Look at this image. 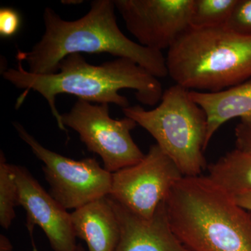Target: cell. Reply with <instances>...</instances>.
Here are the masks:
<instances>
[{
	"mask_svg": "<svg viewBox=\"0 0 251 251\" xmlns=\"http://www.w3.org/2000/svg\"><path fill=\"white\" fill-rule=\"evenodd\" d=\"M32 251H38L37 248L35 247V246L34 245V247H33Z\"/></svg>",
	"mask_w": 251,
	"mask_h": 251,
	"instance_id": "cell-23",
	"label": "cell"
},
{
	"mask_svg": "<svg viewBox=\"0 0 251 251\" xmlns=\"http://www.w3.org/2000/svg\"><path fill=\"white\" fill-rule=\"evenodd\" d=\"M236 148L251 154V124H238L234 129Z\"/></svg>",
	"mask_w": 251,
	"mask_h": 251,
	"instance_id": "cell-19",
	"label": "cell"
},
{
	"mask_svg": "<svg viewBox=\"0 0 251 251\" xmlns=\"http://www.w3.org/2000/svg\"><path fill=\"white\" fill-rule=\"evenodd\" d=\"M193 0H115L126 27L138 44L169 49L191 27Z\"/></svg>",
	"mask_w": 251,
	"mask_h": 251,
	"instance_id": "cell-9",
	"label": "cell"
},
{
	"mask_svg": "<svg viewBox=\"0 0 251 251\" xmlns=\"http://www.w3.org/2000/svg\"><path fill=\"white\" fill-rule=\"evenodd\" d=\"M77 238L87 244L88 251H115L120 229L109 196L100 198L71 213Z\"/></svg>",
	"mask_w": 251,
	"mask_h": 251,
	"instance_id": "cell-12",
	"label": "cell"
},
{
	"mask_svg": "<svg viewBox=\"0 0 251 251\" xmlns=\"http://www.w3.org/2000/svg\"><path fill=\"white\" fill-rule=\"evenodd\" d=\"M3 77L15 87L25 90L18 99L21 105L29 91H34L45 98L59 128L63 130L62 117L56 108V97L61 94L76 96L78 99L99 104L113 103L122 109L129 106L126 97L120 94L123 89L135 91L140 103L153 106L161 102L163 87L157 77L137 63L117 58L100 65L87 62L81 54L68 55L59 63L55 74H32L25 70L18 61L16 69L3 72Z\"/></svg>",
	"mask_w": 251,
	"mask_h": 251,
	"instance_id": "cell-2",
	"label": "cell"
},
{
	"mask_svg": "<svg viewBox=\"0 0 251 251\" xmlns=\"http://www.w3.org/2000/svg\"><path fill=\"white\" fill-rule=\"evenodd\" d=\"M168 75L187 90L217 92L251 80V36L190 27L168 49Z\"/></svg>",
	"mask_w": 251,
	"mask_h": 251,
	"instance_id": "cell-4",
	"label": "cell"
},
{
	"mask_svg": "<svg viewBox=\"0 0 251 251\" xmlns=\"http://www.w3.org/2000/svg\"><path fill=\"white\" fill-rule=\"evenodd\" d=\"M109 198L120 229L115 251H191L173 232L165 202L158 206L152 217L145 219Z\"/></svg>",
	"mask_w": 251,
	"mask_h": 251,
	"instance_id": "cell-11",
	"label": "cell"
},
{
	"mask_svg": "<svg viewBox=\"0 0 251 251\" xmlns=\"http://www.w3.org/2000/svg\"><path fill=\"white\" fill-rule=\"evenodd\" d=\"M19 191V204L26 212V227L32 234L40 227L53 251H75L77 244L72 217L44 189L27 168L13 165Z\"/></svg>",
	"mask_w": 251,
	"mask_h": 251,
	"instance_id": "cell-10",
	"label": "cell"
},
{
	"mask_svg": "<svg viewBox=\"0 0 251 251\" xmlns=\"http://www.w3.org/2000/svg\"><path fill=\"white\" fill-rule=\"evenodd\" d=\"M21 26V18L16 10L3 7L0 9V35L11 37L17 33Z\"/></svg>",
	"mask_w": 251,
	"mask_h": 251,
	"instance_id": "cell-18",
	"label": "cell"
},
{
	"mask_svg": "<svg viewBox=\"0 0 251 251\" xmlns=\"http://www.w3.org/2000/svg\"><path fill=\"white\" fill-rule=\"evenodd\" d=\"M183 176L174 162L155 144L138 163L112 173L109 196L135 214L150 219Z\"/></svg>",
	"mask_w": 251,
	"mask_h": 251,
	"instance_id": "cell-8",
	"label": "cell"
},
{
	"mask_svg": "<svg viewBox=\"0 0 251 251\" xmlns=\"http://www.w3.org/2000/svg\"><path fill=\"white\" fill-rule=\"evenodd\" d=\"M237 0H193L190 25L194 29L225 27Z\"/></svg>",
	"mask_w": 251,
	"mask_h": 251,
	"instance_id": "cell-15",
	"label": "cell"
},
{
	"mask_svg": "<svg viewBox=\"0 0 251 251\" xmlns=\"http://www.w3.org/2000/svg\"><path fill=\"white\" fill-rule=\"evenodd\" d=\"M189 92L176 84L163 92L159 105L153 110L139 105L122 109L125 117L151 135L184 176H199L207 168L204 156L207 120Z\"/></svg>",
	"mask_w": 251,
	"mask_h": 251,
	"instance_id": "cell-5",
	"label": "cell"
},
{
	"mask_svg": "<svg viewBox=\"0 0 251 251\" xmlns=\"http://www.w3.org/2000/svg\"><path fill=\"white\" fill-rule=\"evenodd\" d=\"M75 251H85V250L81 244H77L76 249H75Z\"/></svg>",
	"mask_w": 251,
	"mask_h": 251,
	"instance_id": "cell-22",
	"label": "cell"
},
{
	"mask_svg": "<svg viewBox=\"0 0 251 251\" xmlns=\"http://www.w3.org/2000/svg\"><path fill=\"white\" fill-rule=\"evenodd\" d=\"M165 205L173 232L191 251H251V211L207 176H183Z\"/></svg>",
	"mask_w": 251,
	"mask_h": 251,
	"instance_id": "cell-3",
	"label": "cell"
},
{
	"mask_svg": "<svg viewBox=\"0 0 251 251\" xmlns=\"http://www.w3.org/2000/svg\"><path fill=\"white\" fill-rule=\"evenodd\" d=\"M61 117L63 126L76 131L87 150L100 157L103 168L110 173L133 166L145 156L130 134L136 122L127 117L112 119L108 103L78 99Z\"/></svg>",
	"mask_w": 251,
	"mask_h": 251,
	"instance_id": "cell-7",
	"label": "cell"
},
{
	"mask_svg": "<svg viewBox=\"0 0 251 251\" xmlns=\"http://www.w3.org/2000/svg\"><path fill=\"white\" fill-rule=\"evenodd\" d=\"M18 135L43 163L50 194L67 210L75 209L110 195L112 173L94 158L74 160L51 151L18 122H14Z\"/></svg>",
	"mask_w": 251,
	"mask_h": 251,
	"instance_id": "cell-6",
	"label": "cell"
},
{
	"mask_svg": "<svg viewBox=\"0 0 251 251\" xmlns=\"http://www.w3.org/2000/svg\"><path fill=\"white\" fill-rule=\"evenodd\" d=\"M189 94L206 114V147L226 122L239 118L243 123L251 124V80L220 92L190 90Z\"/></svg>",
	"mask_w": 251,
	"mask_h": 251,
	"instance_id": "cell-13",
	"label": "cell"
},
{
	"mask_svg": "<svg viewBox=\"0 0 251 251\" xmlns=\"http://www.w3.org/2000/svg\"><path fill=\"white\" fill-rule=\"evenodd\" d=\"M20 206L19 191L13 165L6 162L4 153H0V225L9 229L16 218L15 209Z\"/></svg>",
	"mask_w": 251,
	"mask_h": 251,
	"instance_id": "cell-16",
	"label": "cell"
},
{
	"mask_svg": "<svg viewBox=\"0 0 251 251\" xmlns=\"http://www.w3.org/2000/svg\"><path fill=\"white\" fill-rule=\"evenodd\" d=\"M208 178L231 196L251 191V154L235 148L207 166Z\"/></svg>",
	"mask_w": 251,
	"mask_h": 251,
	"instance_id": "cell-14",
	"label": "cell"
},
{
	"mask_svg": "<svg viewBox=\"0 0 251 251\" xmlns=\"http://www.w3.org/2000/svg\"><path fill=\"white\" fill-rule=\"evenodd\" d=\"M236 202L244 209L251 211V191L243 193L234 198Z\"/></svg>",
	"mask_w": 251,
	"mask_h": 251,
	"instance_id": "cell-20",
	"label": "cell"
},
{
	"mask_svg": "<svg viewBox=\"0 0 251 251\" xmlns=\"http://www.w3.org/2000/svg\"><path fill=\"white\" fill-rule=\"evenodd\" d=\"M12 246L7 237L3 234L0 236V251H11Z\"/></svg>",
	"mask_w": 251,
	"mask_h": 251,
	"instance_id": "cell-21",
	"label": "cell"
},
{
	"mask_svg": "<svg viewBox=\"0 0 251 251\" xmlns=\"http://www.w3.org/2000/svg\"><path fill=\"white\" fill-rule=\"evenodd\" d=\"M226 27L237 34L251 36V0H237Z\"/></svg>",
	"mask_w": 251,
	"mask_h": 251,
	"instance_id": "cell-17",
	"label": "cell"
},
{
	"mask_svg": "<svg viewBox=\"0 0 251 251\" xmlns=\"http://www.w3.org/2000/svg\"><path fill=\"white\" fill-rule=\"evenodd\" d=\"M115 9L112 0H95L83 17L68 21L46 8L45 33L30 51L18 50L16 59L27 63L28 72L46 75L57 73L59 63L69 54L108 53L133 61L157 78L168 75L162 52L126 37L117 25Z\"/></svg>",
	"mask_w": 251,
	"mask_h": 251,
	"instance_id": "cell-1",
	"label": "cell"
}]
</instances>
